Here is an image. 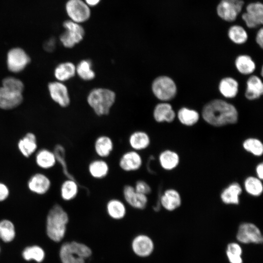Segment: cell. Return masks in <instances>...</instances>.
<instances>
[{
  "mask_svg": "<svg viewBox=\"0 0 263 263\" xmlns=\"http://www.w3.org/2000/svg\"><path fill=\"white\" fill-rule=\"evenodd\" d=\"M202 116L208 124L219 127L236 123L238 114L233 105L222 100L215 99L205 106Z\"/></svg>",
  "mask_w": 263,
  "mask_h": 263,
  "instance_id": "1",
  "label": "cell"
},
{
  "mask_svg": "<svg viewBox=\"0 0 263 263\" xmlns=\"http://www.w3.org/2000/svg\"><path fill=\"white\" fill-rule=\"evenodd\" d=\"M69 221L67 212L56 204L50 210L46 220V233L55 242L61 241L65 236L66 225Z\"/></svg>",
  "mask_w": 263,
  "mask_h": 263,
  "instance_id": "2",
  "label": "cell"
},
{
  "mask_svg": "<svg viewBox=\"0 0 263 263\" xmlns=\"http://www.w3.org/2000/svg\"><path fill=\"white\" fill-rule=\"evenodd\" d=\"M115 100V93L110 89L103 88L94 89L87 97L88 104L99 116L108 114Z\"/></svg>",
  "mask_w": 263,
  "mask_h": 263,
  "instance_id": "3",
  "label": "cell"
},
{
  "mask_svg": "<svg viewBox=\"0 0 263 263\" xmlns=\"http://www.w3.org/2000/svg\"><path fill=\"white\" fill-rule=\"evenodd\" d=\"M91 255L90 247L75 241L64 243L59 251L62 263H85V260Z\"/></svg>",
  "mask_w": 263,
  "mask_h": 263,
  "instance_id": "4",
  "label": "cell"
},
{
  "mask_svg": "<svg viewBox=\"0 0 263 263\" xmlns=\"http://www.w3.org/2000/svg\"><path fill=\"white\" fill-rule=\"evenodd\" d=\"M238 243L241 244H261L263 237L261 230L255 224L250 222L241 224L236 234Z\"/></svg>",
  "mask_w": 263,
  "mask_h": 263,
  "instance_id": "5",
  "label": "cell"
},
{
  "mask_svg": "<svg viewBox=\"0 0 263 263\" xmlns=\"http://www.w3.org/2000/svg\"><path fill=\"white\" fill-rule=\"evenodd\" d=\"M152 91L154 95L162 101L172 99L176 94V86L173 80L167 76H160L155 78L152 83Z\"/></svg>",
  "mask_w": 263,
  "mask_h": 263,
  "instance_id": "6",
  "label": "cell"
},
{
  "mask_svg": "<svg viewBox=\"0 0 263 263\" xmlns=\"http://www.w3.org/2000/svg\"><path fill=\"white\" fill-rule=\"evenodd\" d=\"M66 31L60 37L63 45L68 48L73 47L83 38L84 30L79 23L72 20H66L63 23Z\"/></svg>",
  "mask_w": 263,
  "mask_h": 263,
  "instance_id": "7",
  "label": "cell"
},
{
  "mask_svg": "<svg viewBox=\"0 0 263 263\" xmlns=\"http://www.w3.org/2000/svg\"><path fill=\"white\" fill-rule=\"evenodd\" d=\"M244 4L242 0H221L216 8L217 14L224 20L233 21L242 11Z\"/></svg>",
  "mask_w": 263,
  "mask_h": 263,
  "instance_id": "8",
  "label": "cell"
},
{
  "mask_svg": "<svg viewBox=\"0 0 263 263\" xmlns=\"http://www.w3.org/2000/svg\"><path fill=\"white\" fill-rule=\"evenodd\" d=\"M30 60L29 56L20 48H13L8 51L7 55V68L13 73L22 71L30 63Z\"/></svg>",
  "mask_w": 263,
  "mask_h": 263,
  "instance_id": "9",
  "label": "cell"
},
{
  "mask_svg": "<svg viewBox=\"0 0 263 263\" xmlns=\"http://www.w3.org/2000/svg\"><path fill=\"white\" fill-rule=\"evenodd\" d=\"M66 9L71 20L78 23L87 20L91 14L88 5L82 0H69Z\"/></svg>",
  "mask_w": 263,
  "mask_h": 263,
  "instance_id": "10",
  "label": "cell"
},
{
  "mask_svg": "<svg viewBox=\"0 0 263 263\" xmlns=\"http://www.w3.org/2000/svg\"><path fill=\"white\" fill-rule=\"evenodd\" d=\"M143 163V158L140 153L131 149L122 154L118 165L123 171L132 172L139 170Z\"/></svg>",
  "mask_w": 263,
  "mask_h": 263,
  "instance_id": "11",
  "label": "cell"
},
{
  "mask_svg": "<svg viewBox=\"0 0 263 263\" xmlns=\"http://www.w3.org/2000/svg\"><path fill=\"white\" fill-rule=\"evenodd\" d=\"M242 19L246 26L254 28L263 24V5L260 2H252L246 7V12L243 14Z\"/></svg>",
  "mask_w": 263,
  "mask_h": 263,
  "instance_id": "12",
  "label": "cell"
},
{
  "mask_svg": "<svg viewBox=\"0 0 263 263\" xmlns=\"http://www.w3.org/2000/svg\"><path fill=\"white\" fill-rule=\"evenodd\" d=\"M122 192L124 202L133 208L142 210L147 206L148 196L137 192L133 186L125 185Z\"/></svg>",
  "mask_w": 263,
  "mask_h": 263,
  "instance_id": "13",
  "label": "cell"
},
{
  "mask_svg": "<svg viewBox=\"0 0 263 263\" xmlns=\"http://www.w3.org/2000/svg\"><path fill=\"white\" fill-rule=\"evenodd\" d=\"M132 248L135 255L140 257H147L154 251V244L151 238L144 234L136 236L132 243Z\"/></svg>",
  "mask_w": 263,
  "mask_h": 263,
  "instance_id": "14",
  "label": "cell"
},
{
  "mask_svg": "<svg viewBox=\"0 0 263 263\" xmlns=\"http://www.w3.org/2000/svg\"><path fill=\"white\" fill-rule=\"evenodd\" d=\"M48 89L51 97L55 102L63 107L69 105L70 98L68 90L62 82L58 81L50 82Z\"/></svg>",
  "mask_w": 263,
  "mask_h": 263,
  "instance_id": "15",
  "label": "cell"
},
{
  "mask_svg": "<svg viewBox=\"0 0 263 263\" xmlns=\"http://www.w3.org/2000/svg\"><path fill=\"white\" fill-rule=\"evenodd\" d=\"M23 100L22 94L13 92L3 87H0V108L9 110L20 105Z\"/></svg>",
  "mask_w": 263,
  "mask_h": 263,
  "instance_id": "16",
  "label": "cell"
},
{
  "mask_svg": "<svg viewBox=\"0 0 263 263\" xmlns=\"http://www.w3.org/2000/svg\"><path fill=\"white\" fill-rule=\"evenodd\" d=\"M128 144L131 150L140 152L150 146V138L146 132L137 130L130 134L128 138Z\"/></svg>",
  "mask_w": 263,
  "mask_h": 263,
  "instance_id": "17",
  "label": "cell"
},
{
  "mask_svg": "<svg viewBox=\"0 0 263 263\" xmlns=\"http://www.w3.org/2000/svg\"><path fill=\"white\" fill-rule=\"evenodd\" d=\"M114 148L113 141L107 135L98 136L94 144V151L98 158L105 159L112 153Z\"/></svg>",
  "mask_w": 263,
  "mask_h": 263,
  "instance_id": "18",
  "label": "cell"
},
{
  "mask_svg": "<svg viewBox=\"0 0 263 263\" xmlns=\"http://www.w3.org/2000/svg\"><path fill=\"white\" fill-rule=\"evenodd\" d=\"M106 210L108 216L115 220L123 219L127 213L125 203L118 198H112L106 205Z\"/></svg>",
  "mask_w": 263,
  "mask_h": 263,
  "instance_id": "19",
  "label": "cell"
},
{
  "mask_svg": "<svg viewBox=\"0 0 263 263\" xmlns=\"http://www.w3.org/2000/svg\"><path fill=\"white\" fill-rule=\"evenodd\" d=\"M90 176L95 179H102L106 177L110 171V167L105 159L98 158L91 161L88 167Z\"/></svg>",
  "mask_w": 263,
  "mask_h": 263,
  "instance_id": "20",
  "label": "cell"
},
{
  "mask_svg": "<svg viewBox=\"0 0 263 263\" xmlns=\"http://www.w3.org/2000/svg\"><path fill=\"white\" fill-rule=\"evenodd\" d=\"M160 204L165 209L173 211L177 208L181 204V199L179 193L175 190H166L160 198Z\"/></svg>",
  "mask_w": 263,
  "mask_h": 263,
  "instance_id": "21",
  "label": "cell"
},
{
  "mask_svg": "<svg viewBox=\"0 0 263 263\" xmlns=\"http://www.w3.org/2000/svg\"><path fill=\"white\" fill-rule=\"evenodd\" d=\"M175 113L171 106L167 103L157 104L153 111V117L157 122H172L175 118Z\"/></svg>",
  "mask_w": 263,
  "mask_h": 263,
  "instance_id": "22",
  "label": "cell"
},
{
  "mask_svg": "<svg viewBox=\"0 0 263 263\" xmlns=\"http://www.w3.org/2000/svg\"><path fill=\"white\" fill-rule=\"evenodd\" d=\"M263 94V84L261 79L256 75L250 76L247 81L245 97L249 100L256 99Z\"/></svg>",
  "mask_w": 263,
  "mask_h": 263,
  "instance_id": "23",
  "label": "cell"
},
{
  "mask_svg": "<svg viewBox=\"0 0 263 263\" xmlns=\"http://www.w3.org/2000/svg\"><path fill=\"white\" fill-rule=\"evenodd\" d=\"M50 186V181L44 175L38 173L31 178L28 182L29 189L38 194H44Z\"/></svg>",
  "mask_w": 263,
  "mask_h": 263,
  "instance_id": "24",
  "label": "cell"
},
{
  "mask_svg": "<svg viewBox=\"0 0 263 263\" xmlns=\"http://www.w3.org/2000/svg\"><path fill=\"white\" fill-rule=\"evenodd\" d=\"M76 74V66L72 62H65L58 65L55 69L54 75L57 81H67Z\"/></svg>",
  "mask_w": 263,
  "mask_h": 263,
  "instance_id": "25",
  "label": "cell"
},
{
  "mask_svg": "<svg viewBox=\"0 0 263 263\" xmlns=\"http://www.w3.org/2000/svg\"><path fill=\"white\" fill-rule=\"evenodd\" d=\"M241 192L242 188L240 185L233 183L223 190L221 198L225 204L237 205L239 203V196Z\"/></svg>",
  "mask_w": 263,
  "mask_h": 263,
  "instance_id": "26",
  "label": "cell"
},
{
  "mask_svg": "<svg viewBox=\"0 0 263 263\" xmlns=\"http://www.w3.org/2000/svg\"><path fill=\"white\" fill-rule=\"evenodd\" d=\"M18 147L21 153L25 157H29L37 148L35 135L32 133H28L20 139L18 143Z\"/></svg>",
  "mask_w": 263,
  "mask_h": 263,
  "instance_id": "27",
  "label": "cell"
},
{
  "mask_svg": "<svg viewBox=\"0 0 263 263\" xmlns=\"http://www.w3.org/2000/svg\"><path fill=\"white\" fill-rule=\"evenodd\" d=\"M78 190V185L75 179L67 178L63 182L61 187V197L65 201H71L77 196Z\"/></svg>",
  "mask_w": 263,
  "mask_h": 263,
  "instance_id": "28",
  "label": "cell"
},
{
  "mask_svg": "<svg viewBox=\"0 0 263 263\" xmlns=\"http://www.w3.org/2000/svg\"><path fill=\"white\" fill-rule=\"evenodd\" d=\"M219 89L221 93L226 98H233L236 96L238 91L237 81L231 77H225L221 80Z\"/></svg>",
  "mask_w": 263,
  "mask_h": 263,
  "instance_id": "29",
  "label": "cell"
},
{
  "mask_svg": "<svg viewBox=\"0 0 263 263\" xmlns=\"http://www.w3.org/2000/svg\"><path fill=\"white\" fill-rule=\"evenodd\" d=\"M159 161L163 169L171 170L178 165L179 158L176 152L170 150H165L160 153Z\"/></svg>",
  "mask_w": 263,
  "mask_h": 263,
  "instance_id": "30",
  "label": "cell"
},
{
  "mask_svg": "<svg viewBox=\"0 0 263 263\" xmlns=\"http://www.w3.org/2000/svg\"><path fill=\"white\" fill-rule=\"evenodd\" d=\"M243 248L240 244L232 242L227 244L225 255L229 263H243Z\"/></svg>",
  "mask_w": 263,
  "mask_h": 263,
  "instance_id": "31",
  "label": "cell"
},
{
  "mask_svg": "<svg viewBox=\"0 0 263 263\" xmlns=\"http://www.w3.org/2000/svg\"><path fill=\"white\" fill-rule=\"evenodd\" d=\"M44 250L38 245H32L26 247L23 250V258L27 261L34 260L38 263L42 262L45 258Z\"/></svg>",
  "mask_w": 263,
  "mask_h": 263,
  "instance_id": "32",
  "label": "cell"
},
{
  "mask_svg": "<svg viewBox=\"0 0 263 263\" xmlns=\"http://www.w3.org/2000/svg\"><path fill=\"white\" fill-rule=\"evenodd\" d=\"M76 73L79 77L84 80H91L95 77V73L92 69L90 60H82L76 66Z\"/></svg>",
  "mask_w": 263,
  "mask_h": 263,
  "instance_id": "33",
  "label": "cell"
},
{
  "mask_svg": "<svg viewBox=\"0 0 263 263\" xmlns=\"http://www.w3.org/2000/svg\"><path fill=\"white\" fill-rule=\"evenodd\" d=\"M235 65L241 73L248 75L255 69V64L251 58L247 55H241L236 59Z\"/></svg>",
  "mask_w": 263,
  "mask_h": 263,
  "instance_id": "34",
  "label": "cell"
},
{
  "mask_svg": "<svg viewBox=\"0 0 263 263\" xmlns=\"http://www.w3.org/2000/svg\"><path fill=\"white\" fill-rule=\"evenodd\" d=\"M16 235L14 224L8 220L0 221V238L5 243L12 241Z\"/></svg>",
  "mask_w": 263,
  "mask_h": 263,
  "instance_id": "35",
  "label": "cell"
},
{
  "mask_svg": "<svg viewBox=\"0 0 263 263\" xmlns=\"http://www.w3.org/2000/svg\"><path fill=\"white\" fill-rule=\"evenodd\" d=\"M38 165L44 169L50 168L54 166L56 159L53 152L47 150H40L36 156Z\"/></svg>",
  "mask_w": 263,
  "mask_h": 263,
  "instance_id": "36",
  "label": "cell"
},
{
  "mask_svg": "<svg viewBox=\"0 0 263 263\" xmlns=\"http://www.w3.org/2000/svg\"><path fill=\"white\" fill-rule=\"evenodd\" d=\"M178 117L180 122L183 124L187 126H192L198 121L199 114L195 110L183 108L179 111Z\"/></svg>",
  "mask_w": 263,
  "mask_h": 263,
  "instance_id": "37",
  "label": "cell"
},
{
  "mask_svg": "<svg viewBox=\"0 0 263 263\" xmlns=\"http://www.w3.org/2000/svg\"><path fill=\"white\" fill-rule=\"evenodd\" d=\"M228 36L234 43L243 44L247 39L248 35L246 31L240 25H235L229 29Z\"/></svg>",
  "mask_w": 263,
  "mask_h": 263,
  "instance_id": "38",
  "label": "cell"
},
{
  "mask_svg": "<svg viewBox=\"0 0 263 263\" xmlns=\"http://www.w3.org/2000/svg\"><path fill=\"white\" fill-rule=\"evenodd\" d=\"M244 187L249 194L255 196H259L263 192V184L259 178L249 177L244 182Z\"/></svg>",
  "mask_w": 263,
  "mask_h": 263,
  "instance_id": "39",
  "label": "cell"
},
{
  "mask_svg": "<svg viewBox=\"0 0 263 263\" xmlns=\"http://www.w3.org/2000/svg\"><path fill=\"white\" fill-rule=\"evenodd\" d=\"M53 153L55 156L56 161H57L61 165L63 173L67 178L68 179H75L68 171L65 160V150L64 147L61 145H56L54 148Z\"/></svg>",
  "mask_w": 263,
  "mask_h": 263,
  "instance_id": "40",
  "label": "cell"
},
{
  "mask_svg": "<svg viewBox=\"0 0 263 263\" xmlns=\"http://www.w3.org/2000/svg\"><path fill=\"white\" fill-rule=\"evenodd\" d=\"M244 149L256 156H260L263 153V145L262 143L256 138H249L245 140L243 143Z\"/></svg>",
  "mask_w": 263,
  "mask_h": 263,
  "instance_id": "41",
  "label": "cell"
},
{
  "mask_svg": "<svg viewBox=\"0 0 263 263\" xmlns=\"http://www.w3.org/2000/svg\"><path fill=\"white\" fill-rule=\"evenodd\" d=\"M2 87L19 93H22L24 85L22 82L14 77L8 76L4 78L2 81Z\"/></svg>",
  "mask_w": 263,
  "mask_h": 263,
  "instance_id": "42",
  "label": "cell"
},
{
  "mask_svg": "<svg viewBox=\"0 0 263 263\" xmlns=\"http://www.w3.org/2000/svg\"><path fill=\"white\" fill-rule=\"evenodd\" d=\"M135 190L138 193L148 195L150 193L151 189L149 184L144 180H138L133 186Z\"/></svg>",
  "mask_w": 263,
  "mask_h": 263,
  "instance_id": "43",
  "label": "cell"
},
{
  "mask_svg": "<svg viewBox=\"0 0 263 263\" xmlns=\"http://www.w3.org/2000/svg\"><path fill=\"white\" fill-rule=\"evenodd\" d=\"M9 190L7 187L0 183V201L4 200L8 196Z\"/></svg>",
  "mask_w": 263,
  "mask_h": 263,
  "instance_id": "44",
  "label": "cell"
},
{
  "mask_svg": "<svg viewBox=\"0 0 263 263\" xmlns=\"http://www.w3.org/2000/svg\"><path fill=\"white\" fill-rule=\"evenodd\" d=\"M256 40L259 46L263 48V29L261 28L257 32L256 35Z\"/></svg>",
  "mask_w": 263,
  "mask_h": 263,
  "instance_id": "45",
  "label": "cell"
},
{
  "mask_svg": "<svg viewBox=\"0 0 263 263\" xmlns=\"http://www.w3.org/2000/svg\"><path fill=\"white\" fill-rule=\"evenodd\" d=\"M256 172L259 179L263 178V165L262 163L259 164L256 168Z\"/></svg>",
  "mask_w": 263,
  "mask_h": 263,
  "instance_id": "46",
  "label": "cell"
},
{
  "mask_svg": "<svg viewBox=\"0 0 263 263\" xmlns=\"http://www.w3.org/2000/svg\"><path fill=\"white\" fill-rule=\"evenodd\" d=\"M100 0H85L86 3L88 5L94 6L99 3Z\"/></svg>",
  "mask_w": 263,
  "mask_h": 263,
  "instance_id": "47",
  "label": "cell"
},
{
  "mask_svg": "<svg viewBox=\"0 0 263 263\" xmlns=\"http://www.w3.org/2000/svg\"><path fill=\"white\" fill-rule=\"evenodd\" d=\"M54 46L55 44L53 43V41H48L45 45V49H47L48 51H50V50H52L54 48Z\"/></svg>",
  "mask_w": 263,
  "mask_h": 263,
  "instance_id": "48",
  "label": "cell"
}]
</instances>
